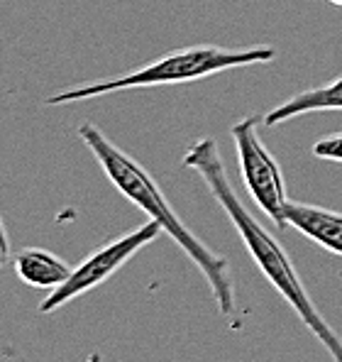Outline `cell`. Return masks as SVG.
<instances>
[{"instance_id": "cell-1", "label": "cell", "mask_w": 342, "mask_h": 362, "mask_svg": "<svg viewBox=\"0 0 342 362\" xmlns=\"http://www.w3.org/2000/svg\"><path fill=\"white\" fill-rule=\"evenodd\" d=\"M186 169H194L199 177L206 181L208 191L213 194V199L218 201L223 211L228 213L230 223L237 230L240 240L247 247L252 262L259 267L261 274L266 276L271 286L279 291V296H284V301L296 311V316L301 318L303 326L311 331L318 343L328 350V355L333 362H342V338L338 335L333 326L323 318V313L318 311V306L313 303L308 289L303 286L301 276H298L296 267L291 264V257L286 255V250L281 247V243L261 226L259 221L249 213L247 206L242 204V199L235 191L232 181L228 177L225 162H223L218 145L213 137H201L194 145L186 150L184 159H181Z\"/></svg>"}, {"instance_id": "cell-2", "label": "cell", "mask_w": 342, "mask_h": 362, "mask_svg": "<svg viewBox=\"0 0 342 362\" xmlns=\"http://www.w3.org/2000/svg\"><path fill=\"white\" fill-rule=\"evenodd\" d=\"M76 132L83 140V145L90 150V154L95 157L98 167L103 169V174L110 179V184H113L132 206H137L142 213H147L149 221L159 223L162 230L167 233L171 240L189 255L191 262H194L201 274L206 276L220 316H225V318L237 316V299H235V284H232L228 259L223 257L220 252H216L213 247H208V245L176 216V211L171 209L169 199L157 186L152 174H149L135 157L122 152L108 135H103V130H100L98 125L83 122V125H78Z\"/></svg>"}, {"instance_id": "cell-3", "label": "cell", "mask_w": 342, "mask_h": 362, "mask_svg": "<svg viewBox=\"0 0 342 362\" xmlns=\"http://www.w3.org/2000/svg\"><path fill=\"white\" fill-rule=\"evenodd\" d=\"M276 57L274 47H249V49H230L218 45H191L181 49H171L167 54L157 57L125 76L98 78L86 86H76L54 93L45 100L47 105L76 103V100H90L100 95L117 93L130 88H152L169 86V83H191L201 78L216 76V74L230 71V69L252 66V64H269Z\"/></svg>"}, {"instance_id": "cell-4", "label": "cell", "mask_w": 342, "mask_h": 362, "mask_svg": "<svg viewBox=\"0 0 342 362\" xmlns=\"http://www.w3.org/2000/svg\"><path fill=\"white\" fill-rule=\"evenodd\" d=\"M230 135L237 150V167L249 199L259 206L266 218L274 221V226L288 228L284 218V209L288 204L284 172L279 167V159L269 152V147L259 137V118L247 115L237 120L230 127Z\"/></svg>"}, {"instance_id": "cell-5", "label": "cell", "mask_w": 342, "mask_h": 362, "mask_svg": "<svg viewBox=\"0 0 342 362\" xmlns=\"http://www.w3.org/2000/svg\"><path fill=\"white\" fill-rule=\"evenodd\" d=\"M162 233L164 230L159 223L149 221V223H144V226L135 228L132 233H125V235L115 238V240H110L108 245L98 247L95 252H90L78 267L71 269L69 279L64 281L59 289L49 291V296L42 299V303L37 306V311L54 313L57 308L66 306V303H71L73 299H78V296L93 291L95 286L105 284L117 269L125 267L142 247H147L149 243H154Z\"/></svg>"}, {"instance_id": "cell-6", "label": "cell", "mask_w": 342, "mask_h": 362, "mask_svg": "<svg viewBox=\"0 0 342 362\" xmlns=\"http://www.w3.org/2000/svg\"><path fill=\"white\" fill-rule=\"evenodd\" d=\"M284 218L286 226L296 228L301 235L328 250L330 255L342 257V213L288 199Z\"/></svg>"}, {"instance_id": "cell-7", "label": "cell", "mask_w": 342, "mask_h": 362, "mask_svg": "<svg viewBox=\"0 0 342 362\" xmlns=\"http://www.w3.org/2000/svg\"><path fill=\"white\" fill-rule=\"evenodd\" d=\"M323 110H342V74L330 78L323 86L306 88V90H301V93L291 95L284 103L271 108L261 122H264L266 127H276L286 120L301 118V115H308V113H323Z\"/></svg>"}, {"instance_id": "cell-8", "label": "cell", "mask_w": 342, "mask_h": 362, "mask_svg": "<svg viewBox=\"0 0 342 362\" xmlns=\"http://www.w3.org/2000/svg\"><path fill=\"white\" fill-rule=\"evenodd\" d=\"M15 274L32 289L54 291L69 279L73 267H69L61 257L42 247H25L13 257Z\"/></svg>"}, {"instance_id": "cell-9", "label": "cell", "mask_w": 342, "mask_h": 362, "mask_svg": "<svg viewBox=\"0 0 342 362\" xmlns=\"http://www.w3.org/2000/svg\"><path fill=\"white\" fill-rule=\"evenodd\" d=\"M313 157L325 159V162H338L342 164V130L333 132V135H325L320 140H315V145L311 147Z\"/></svg>"}, {"instance_id": "cell-10", "label": "cell", "mask_w": 342, "mask_h": 362, "mask_svg": "<svg viewBox=\"0 0 342 362\" xmlns=\"http://www.w3.org/2000/svg\"><path fill=\"white\" fill-rule=\"evenodd\" d=\"M10 259V240H8V230H5V223L0 218V267Z\"/></svg>"}, {"instance_id": "cell-11", "label": "cell", "mask_w": 342, "mask_h": 362, "mask_svg": "<svg viewBox=\"0 0 342 362\" xmlns=\"http://www.w3.org/2000/svg\"><path fill=\"white\" fill-rule=\"evenodd\" d=\"M330 5H338V8H342V0H328Z\"/></svg>"}]
</instances>
